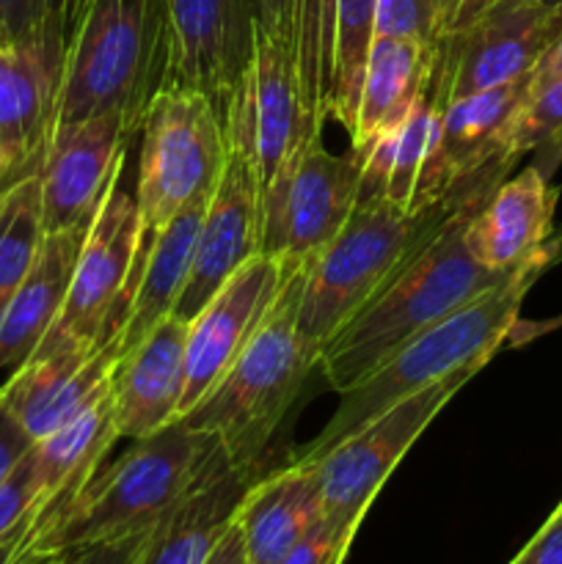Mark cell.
I'll list each match as a JSON object with an SVG mask.
<instances>
[{
    "label": "cell",
    "instance_id": "45",
    "mask_svg": "<svg viewBox=\"0 0 562 564\" xmlns=\"http://www.w3.org/2000/svg\"><path fill=\"white\" fill-rule=\"evenodd\" d=\"M554 512H556V516H562V501H560V507H556V510H554Z\"/></svg>",
    "mask_w": 562,
    "mask_h": 564
},
{
    "label": "cell",
    "instance_id": "20",
    "mask_svg": "<svg viewBox=\"0 0 562 564\" xmlns=\"http://www.w3.org/2000/svg\"><path fill=\"white\" fill-rule=\"evenodd\" d=\"M185 339L187 323L171 314L119 358L110 389L114 430L119 438H147L180 419Z\"/></svg>",
    "mask_w": 562,
    "mask_h": 564
},
{
    "label": "cell",
    "instance_id": "35",
    "mask_svg": "<svg viewBox=\"0 0 562 564\" xmlns=\"http://www.w3.org/2000/svg\"><path fill=\"white\" fill-rule=\"evenodd\" d=\"M356 534L345 532L328 518H320L295 545L284 554L279 564H342Z\"/></svg>",
    "mask_w": 562,
    "mask_h": 564
},
{
    "label": "cell",
    "instance_id": "28",
    "mask_svg": "<svg viewBox=\"0 0 562 564\" xmlns=\"http://www.w3.org/2000/svg\"><path fill=\"white\" fill-rule=\"evenodd\" d=\"M114 441H119V435L114 430V400L108 394L102 402L72 419L69 424L33 444V463H36L39 482H42L39 518L64 505L99 471V463L108 455Z\"/></svg>",
    "mask_w": 562,
    "mask_h": 564
},
{
    "label": "cell",
    "instance_id": "38",
    "mask_svg": "<svg viewBox=\"0 0 562 564\" xmlns=\"http://www.w3.org/2000/svg\"><path fill=\"white\" fill-rule=\"evenodd\" d=\"M510 564H562V516L551 512L549 521Z\"/></svg>",
    "mask_w": 562,
    "mask_h": 564
},
{
    "label": "cell",
    "instance_id": "32",
    "mask_svg": "<svg viewBox=\"0 0 562 564\" xmlns=\"http://www.w3.org/2000/svg\"><path fill=\"white\" fill-rule=\"evenodd\" d=\"M483 3L485 0H378L375 36L411 39L439 47Z\"/></svg>",
    "mask_w": 562,
    "mask_h": 564
},
{
    "label": "cell",
    "instance_id": "17",
    "mask_svg": "<svg viewBox=\"0 0 562 564\" xmlns=\"http://www.w3.org/2000/svg\"><path fill=\"white\" fill-rule=\"evenodd\" d=\"M171 28L169 86L226 99L253 53L257 0H165Z\"/></svg>",
    "mask_w": 562,
    "mask_h": 564
},
{
    "label": "cell",
    "instance_id": "26",
    "mask_svg": "<svg viewBox=\"0 0 562 564\" xmlns=\"http://www.w3.org/2000/svg\"><path fill=\"white\" fill-rule=\"evenodd\" d=\"M209 196L187 202L163 229L154 231L141 246L130 306H127L119 334H116L121 356L132 350L154 325L174 314L187 275H191L193 246H196L198 226H202Z\"/></svg>",
    "mask_w": 562,
    "mask_h": 564
},
{
    "label": "cell",
    "instance_id": "15",
    "mask_svg": "<svg viewBox=\"0 0 562 564\" xmlns=\"http://www.w3.org/2000/svg\"><path fill=\"white\" fill-rule=\"evenodd\" d=\"M262 253V185L246 160L229 149L224 174L198 226L193 264L174 317L191 319L237 270Z\"/></svg>",
    "mask_w": 562,
    "mask_h": 564
},
{
    "label": "cell",
    "instance_id": "2",
    "mask_svg": "<svg viewBox=\"0 0 562 564\" xmlns=\"http://www.w3.org/2000/svg\"><path fill=\"white\" fill-rule=\"evenodd\" d=\"M562 259V237H551L549 246L534 253L529 262L512 270L505 281L490 286L483 295L463 303L450 317L439 319L430 328L397 347L380 367H375L361 383L347 389L331 422L320 430L317 438L303 446V460H320L325 452L372 422L406 397L441 383L457 372H479L501 350L512 330L518 328L523 297L534 281L554 262Z\"/></svg>",
    "mask_w": 562,
    "mask_h": 564
},
{
    "label": "cell",
    "instance_id": "40",
    "mask_svg": "<svg viewBox=\"0 0 562 564\" xmlns=\"http://www.w3.org/2000/svg\"><path fill=\"white\" fill-rule=\"evenodd\" d=\"M202 564H248L246 540H242L240 523L231 521L229 527H226V532L220 534L218 543L209 549V554L204 556Z\"/></svg>",
    "mask_w": 562,
    "mask_h": 564
},
{
    "label": "cell",
    "instance_id": "23",
    "mask_svg": "<svg viewBox=\"0 0 562 564\" xmlns=\"http://www.w3.org/2000/svg\"><path fill=\"white\" fill-rule=\"evenodd\" d=\"M527 99L529 75L501 83V86L483 88V91L444 105L439 154H435V169H439L444 198L461 182L474 180L485 171L512 169L501 152H505L512 119Z\"/></svg>",
    "mask_w": 562,
    "mask_h": 564
},
{
    "label": "cell",
    "instance_id": "37",
    "mask_svg": "<svg viewBox=\"0 0 562 564\" xmlns=\"http://www.w3.org/2000/svg\"><path fill=\"white\" fill-rule=\"evenodd\" d=\"M33 444L36 441L28 435V430L17 422L14 413L0 400V482L14 471L17 463L31 452Z\"/></svg>",
    "mask_w": 562,
    "mask_h": 564
},
{
    "label": "cell",
    "instance_id": "29",
    "mask_svg": "<svg viewBox=\"0 0 562 564\" xmlns=\"http://www.w3.org/2000/svg\"><path fill=\"white\" fill-rule=\"evenodd\" d=\"M44 242L39 171L0 187V317Z\"/></svg>",
    "mask_w": 562,
    "mask_h": 564
},
{
    "label": "cell",
    "instance_id": "24",
    "mask_svg": "<svg viewBox=\"0 0 562 564\" xmlns=\"http://www.w3.org/2000/svg\"><path fill=\"white\" fill-rule=\"evenodd\" d=\"M439 47L411 39L375 36L367 50L358 88L356 116L350 127V147L367 154L378 138L408 119L413 105L428 94L435 77Z\"/></svg>",
    "mask_w": 562,
    "mask_h": 564
},
{
    "label": "cell",
    "instance_id": "34",
    "mask_svg": "<svg viewBox=\"0 0 562 564\" xmlns=\"http://www.w3.org/2000/svg\"><path fill=\"white\" fill-rule=\"evenodd\" d=\"M39 512H42V482H39L33 452H28L14 471L0 482V545L25 538Z\"/></svg>",
    "mask_w": 562,
    "mask_h": 564
},
{
    "label": "cell",
    "instance_id": "3",
    "mask_svg": "<svg viewBox=\"0 0 562 564\" xmlns=\"http://www.w3.org/2000/svg\"><path fill=\"white\" fill-rule=\"evenodd\" d=\"M220 452L218 438L182 419L132 441L119 460L39 518L22 538V564H44L77 545L149 532Z\"/></svg>",
    "mask_w": 562,
    "mask_h": 564
},
{
    "label": "cell",
    "instance_id": "31",
    "mask_svg": "<svg viewBox=\"0 0 562 564\" xmlns=\"http://www.w3.org/2000/svg\"><path fill=\"white\" fill-rule=\"evenodd\" d=\"M501 154L510 165H516L523 154H538L534 165L551 180L562 160V77L529 94L512 119Z\"/></svg>",
    "mask_w": 562,
    "mask_h": 564
},
{
    "label": "cell",
    "instance_id": "7",
    "mask_svg": "<svg viewBox=\"0 0 562 564\" xmlns=\"http://www.w3.org/2000/svg\"><path fill=\"white\" fill-rule=\"evenodd\" d=\"M138 132L136 202L147 242L187 202L215 191L229 143L215 99L185 86H165L149 105Z\"/></svg>",
    "mask_w": 562,
    "mask_h": 564
},
{
    "label": "cell",
    "instance_id": "11",
    "mask_svg": "<svg viewBox=\"0 0 562 564\" xmlns=\"http://www.w3.org/2000/svg\"><path fill=\"white\" fill-rule=\"evenodd\" d=\"M477 372H457L441 383L406 397L375 416L317 460L323 516L345 532L356 534L375 496L383 488L419 435L430 427L441 408Z\"/></svg>",
    "mask_w": 562,
    "mask_h": 564
},
{
    "label": "cell",
    "instance_id": "22",
    "mask_svg": "<svg viewBox=\"0 0 562 564\" xmlns=\"http://www.w3.org/2000/svg\"><path fill=\"white\" fill-rule=\"evenodd\" d=\"M556 191L538 169L518 171L501 182L468 218L466 248L496 273H510L543 251L554 237Z\"/></svg>",
    "mask_w": 562,
    "mask_h": 564
},
{
    "label": "cell",
    "instance_id": "8",
    "mask_svg": "<svg viewBox=\"0 0 562 564\" xmlns=\"http://www.w3.org/2000/svg\"><path fill=\"white\" fill-rule=\"evenodd\" d=\"M125 165L127 158L88 224L58 319L33 356L66 347H97L119 334L125 323L143 246L136 191L127 185Z\"/></svg>",
    "mask_w": 562,
    "mask_h": 564
},
{
    "label": "cell",
    "instance_id": "16",
    "mask_svg": "<svg viewBox=\"0 0 562 564\" xmlns=\"http://www.w3.org/2000/svg\"><path fill=\"white\" fill-rule=\"evenodd\" d=\"M119 358L116 336L97 347L39 352L9 375L0 386V400L28 435L39 441L110 394Z\"/></svg>",
    "mask_w": 562,
    "mask_h": 564
},
{
    "label": "cell",
    "instance_id": "36",
    "mask_svg": "<svg viewBox=\"0 0 562 564\" xmlns=\"http://www.w3.org/2000/svg\"><path fill=\"white\" fill-rule=\"evenodd\" d=\"M143 538H147V532L119 540H102V543L77 545V549L64 551V554L53 556V560L44 564H136Z\"/></svg>",
    "mask_w": 562,
    "mask_h": 564
},
{
    "label": "cell",
    "instance_id": "14",
    "mask_svg": "<svg viewBox=\"0 0 562 564\" xmlns=\"http://www.w3.org/2000/svg\"><path fill=\"white\" fill-rule=\"evenodd\" d=\"M132 135L119 113L94 116L53 132L39 165L44 235L88 229Z\"/></svg>",
    "mask_w": 562,
    "mask_h": 564
},
{
    "label": "cell",
    "instance_id": "9",
    "mask_svg": "<svg viewBox=\"0 0 562 564\" xmlns=\"http://www.w3.org/2000/svg\"><path fill=\"white\" fill-rule=\"evenodd\" d=\"M367 154L328 152L323 132L309 138L262 187V253L303 268L334 240L358 204Z\"/></svg>",
    "mask_w": 562,
    "mask_h": 564
},
{
    "label": "cell",
    "instance_id": "12",
    "mask_svg": "<svg viewBox=\"0 0 562 564\" xmlns=\"http://www.w3.org/2000/svg\"><path fill=\"white\" fill-rule=\"evenodd\" d=\"M560 36L562 3L485 0L439 44L433 86L446 105L483 88L527 77Z\"/></svg>",
    "mask_w": 562,
    "mask_h": 564
},
{
    "label": "cell",
    "instance_id": "19",
    "mask_svg": "<svg viewBox=\"0 0 562 564\" xmlns=\"http://www.w3.org/2000/svg\"><path fill=\"white\" fill-rule=\"evenodd\" d=\"M262 463H235L226 449L143 538L136 564H202L237 516Z\"/></svg>",
    "mask_w": 562,
    "mask_h": 564
},
{
    "label": "cell",
    "instance_id": "1",
    "mask_svg": "<svg viewBox=\"0 0 562 564\" xmlns=\"http://www.w3.org/2000/svg\"><path fill=\"white\" fill-rule=\"evenodd\" d=\"M507 180L505 169L485 171L463 182L457 202L439 229L397 268V273L369 297L367 306L323 347L317 369L336 394L361 383L375 367L419 330L483 295L512 273L485 268L466 248V224L485 198Z\"/></svg>",
    "mask_w": 562,
    "mask_h": 564
},
{
    "label": "cell",
    "instance_id": "13",
    "mask_svg": "<svg viewBox=\"0 0 562 564\" xmlns=\"http://www.w3.org/2000/svg\"><path fill=\"white\" fill-rule=\"evenodd\" d=\"M295 270L259 253L187 319L185 394L180 419L193 411L237 361Z\"/></svg>",
    "mask_w": 562,
    "mask_h": 564
},
{
    "label": "cell",
    "instance_id": "33",
    "mask_svg": "<svg viewBox=\"0 0 562 564\" xmlns=\"http://www.w3.org/2000/svg\"><path fill=\"white\" fill-rule=\"evenodd\" d=\"M66 0H0V47L61 42Z\"/></svg>",
    "mask_w": 562,
    "mask_h": 564
},
{
    "label": "cell",
    "instance_id": "42",
    "mask_svg": "<svg viewBox=\"0 0 562 564\" xmlns=\"http://www.w3.org/2000/svg\"><path fill=\"white\" fill-rule=\"evenodd\" d=\"M0 564H22V540L0 545Z\"/></svg>",
    "mask_w": 562,
    "mask_h": 564
},
{
    "label": "cell",
    "instance_id": "27",
    "mask_svg": "<svg viewBox=\"0 0 562 564\" xmlns=\"http://www.w3.org/2000/svg\"><path fill=\"white\" fill-rule=\"evenodd\" d=\"M86 231L69 229L44 235L36 262L0 317V372H14L22 367L58 319Z\"/></svg>",
    "mask_w": 562,
    "mask_h": 564
},
{
    "label": "cell",
    "instance_id": "6",
    "mask_svg": "<svg viewBox=\"0 0 562 564\" xmlns=\"http://www.w3.org/2000/svg\"><path fill=\"white\" fill-rule=\"evenodd\" d=\"M301 284L303 268H298L237 361L209 394L182 416L187 427L218 438L235 463H262L259 457L264 444L306 375L317 367V356L298 330Z\"/></svg>",
    "mask_w": 562,
    "mask_h": 564
},
{
    "label": "cell",
    "instance_id": "44",
    "mask_svg": "<svg viewBox=\"0 0 562 564\" xmlns=\"http://www.w3.org/2000/svg\"><path fill=\"white\" fill-rule=\"evenodd\" d=\"M543 3H549V6H556V3H562V0H543Z\"/></svg>",
    "mask_w": 562,
    "mask_h": 564
},
{
    "label": "cell",
    "instance_id": "30",
    "mask_svg": "<svg viewBox=\"0 0 562 564\" xmlns=\"http://www.w3.org/2000/svg\"><path fill=\"white\" fill-rule=\"evenodd\" d=\"M378 0H334V42H331V83L325 113L347 132L356 116L364 61L375 36Z\"/></svg>",
    "mask_w": 562,
    "mask_h": 564
},
{
    "label": "cell",
    "instance_id": "41",
    "mask_svg": "<svg viewBox=\"0 0 562 564\" xmlns=\"http://www.w3.org/2000/svg\"><path fill=\"white\" fill-rule=\"evenodd\" d=\"M556 77H562V36L556 39L554 47L538 61V66H534L532 75H529V94L543 88L545 83L556 80Z\"/></svg>",
    "mask_w": 562,
    "mask_h": 564
},
{
    "label": "cell",
    "instance_id": "18",
    "mask_svg": "<svg viewBox=\"0 0 562 564\" xmlns=\"http://www.w3.org/2000/svg\"><path fill=\"white\" fill-rule=\"evenodd\" d=\"M58 88L61 42L0 47V149L6 158V185L42 165L58 116Z\"/></svg>",
    "mask_w": 562,
    "mask_h": 564
},
{
    "label": "cell",
    "instance_id": "43",
    "mask_svg": "<svg viewBox=\"0 0 562 564\" xmlns=\"http://www.w3.org/2000/svg\"><path fill=\"white\" fill-rule=\"evenodd\" d=\"M6 185V158H3V149H0V187Z\"/></svg>",
    "mask_w": 562,
    "mask_h": 564
},
{
    "label": "cell",
    "instance_id": "4",
    "mask_svg": "<svg viewBox=\"0 0 562 564\" xmlns=\"http://www.w3.org/2000/svg\"><path fill=\"white\" fill-rule=\"evenodd\" d=\"M169 72L165 0H66L55 130L119 113L138 132Z\"/></svg>",
    "mask_w": 562,
    "mask_h": 564
},
{
    "label": "cell",
    "instance_id": "10",
    "mask_svg": "<svg viewBox=\"0 0 562 564\" xmlns=\"http://www.w3.org/2000/svg\"><path fill=\"white\" fill-rule=\"evenodd\" d=\"M224 102L226 143L257 171L262 187L309 138L323 132L309 110L295 55L262 25L251 58Z\"/></svg>",
    "mask_w": 562,
    "mask_h": 564
},
{
    "label": "cell",
    "instance_id": "39",
    "mask_svg": "<svg viewBox=\"0 0 562 564\" xmlns=\"http://www.w3.org/2000/svg\"><path fill=\"white\" fill-rule=\"evenodd\" d=\"M257 11H259V25H262V31L273 33L275 39H281V42L290 47L292 0H257Z\"/></svg>",
    "mask_w": 562,
    "mask_h": 564
},
{
    "label": "cell",
    "instance_id": "21",
    "mask_svg": "<svg viewBox=\"0 0 562 564\" xmlns=\"http://www.w3.org/2000/svg\"><path fill=\"white\" fill-rule=\"evenodd\" d=\"M441 110L444 99L430 83L428 94L413 105L408 119L369 147L358 198H386L391 207L408 215H422L444 202L435 169Z\"/></svg>",
    "mask_w": 562,
    "mask_h": 564
},
{
    "label": "cell",
    "instance_id": "5",
    "mask_svg": "<svg viewBox=\"0 0 562 564\" xmlns=\"http://www.w3.org/2000/svg\"><path fill=\"white\" fill-rule=\"evenodd\" d=\"M461 187L463 182L422 215L402 213L386 198H358L334 240L303 264L298 330L317 361L323 347L439 229Z\"/></svg>",
    "mask_w": 562,
    "mask_h": 564
},
{
    "label": "cell",
    "instance_id": "25",
    "mask_svg": "<svg viewBox=\"0 0 562 564\" xmlns=\"http://www.w3.org/2000/svg\"><path fill=\"white\" fill-rule=\"evenodd\" d=\"M323 518L317 460L295 457L248 488L235 521L246 540L248 564H279L287 551Z\"/></svg>",
    "mask_w": 562,
    "mask_h": 564
}]
</instances>
